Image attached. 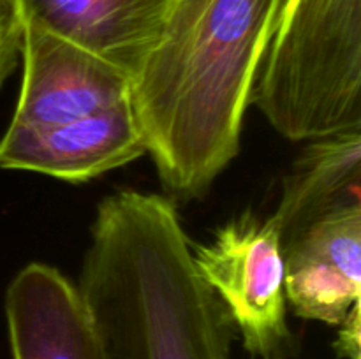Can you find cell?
<instances>
[{"label": "cell", "instance_id": "cell-1", "mask_svg": "<svg viewBox=\"0 0 361 359\" xmlns=\"http://www.w3.org/2000/svg\"><path fill=\"white\" fill-rule=\"evenodd\" d=\"M289 0H175L133 81V108L162 182L196 197L236 157L261 60Z\"/></svg>", "mask_w": 361, "mask_h": 359}, {"label": "cell", "instance_id": "cell-2", "mask_svg": "<svg viewBox=\"0 0 361 359\" xmlns=\"http://www.w3.org/2000/svg\"><path fill=\"white\" fill-rule=\"evenodd\" d=\"M76 289L106 359H231V319L166 197L120 190L99 204Z\"/></svg>", "mask_w": 361, "mask_h": 359}, {"label": "cell", "instance_id": "cell-3", "mask_svg": "<svg viewBox=\"0 0 361 359\" xmlns=\"http://www.w3.org/2000/svg\"><path fill=\"white\" fill-rule=\"evenodd\" d=\"M250 101L291 141L361 130V0H289Z\"/></svg>", "mask_w": 361, "mask_h": 359}, {"label": "cell", "instance_id": "cell-4", "mask_svg": "<svg viewBox=\"0 0 361 359\" xmlns=\"http://www.w3.org/2000/svg\"><path fill=\"white\" fill-rule=\"evenodd\" d=\"M192 257L238 327L243 347L257 359H288L284 248L271 218L263 222L245 211Z\"/></svg>", "mask_w": 361, "mask_h": 359}, {"label": "cell", "instance_id": "cell-5", "mask_svg": "<svg viewBox=\"0 0 361 359\" xmlns=\"http://www.w3.org/2000/svg\"><path fill=\"white\" fill-rule=\"evenodd\" d=\"M23 80L9 130L66 125L133 101V76L108 60L48 34L23 28Z\"/></svg>", "mask_w": 361, "mask_h": 359}, {"label": "cell", "instance_id": "cell-6", "mask_svg": "<svg viewBox=\"0 0 361 359\" xmlns=\"http://www.w3.org/2000/svg\"><path fill=\"white\" fill-rule=\"evenodd\" d=\"M147 151L133 101L99 115L42 130H6L0 168L88 182Z\"/></svg>", "mask_w": 361, "mask_h": 359}, {"label": "cell", "instance_id": "cell-7", "mask_svg": "<svg viewBox=\"0 0 361 359\" xmlns=\"http://www.w3.org/2000/svg\"><path fill=\"white\" fill-rule=\"evenodd\" d=\"M13 359H106L78 289L55 267L25 266L6 292Z\"/></svg>", "mask_w": 361, "mask_h": 359}, {"label": "cell", "instance_id": "cell-8", "mask_svg": "<svg viewBox=\"0 0 361 359\" xmlns=\"http://www.w3.org/2000/svg\"><path fill=\"white\" fill-rule=\"evenodd\" d=\"M175 0H18L23 25L73 42L133 80L157 46Z\"/></svg>", "mask_w": 361, "mask_h": 359}, {"label": "cell", "instance_id": "cell-9", "mask_svg": "<svg viewBox=\"0 0 361 359\" xmlns=\"http://www.w3.org/2000/svg\"><path fill=\"white\" fill-rule=\"evenodd\" d=\"M361 130L310 141L286 178L271 222L282 248L314 220L349 203H360Z\"/></svg>", "mask_w": 361, "mask_h": 359}, {"label": "cell", "instance_id": "cell-10", "mask_svg": "<svg viewBox=\"0 0 361 359\" xmlns=\"http://www.w3.org/2000/svg\"><path fill=\"white\" fill-rule=\"evenodd\" d=\"M284 291L298 317L338 326L361 303V280L316 257L284 253Z\"/></svg>", "mask_w": 361, "mask_h": 359}, {"label": "cell", "instance_id": "cell-11", "mask_svg": "<svg viewBox=\"0 0 361 359\" xmlns=\"http://www.w3.org/2000/svg\"><path fill=\"white\" fill-rule=\"evenodd\" d=\"M23 28L18 0H0V87L13 74L21 55Z\"/></svg>", "mask_w": 361, "mask_h": 359}, {"label": "cell", "instance_id": "cell-12", "mask_svg": "<svg viewBox=\"0 0 361 359\" xmlns=\"http://www.w3.org/2000/svg\"><path fill=\"white\" fill-rule=\"evenodd\" d=\"M361 303L355 305L351 312L345 315L338 326L337 341H335V351L344 359H360V334H361Z\"/></svg>", "mask_w": 361, "mask_h": 359}]
</instances>
